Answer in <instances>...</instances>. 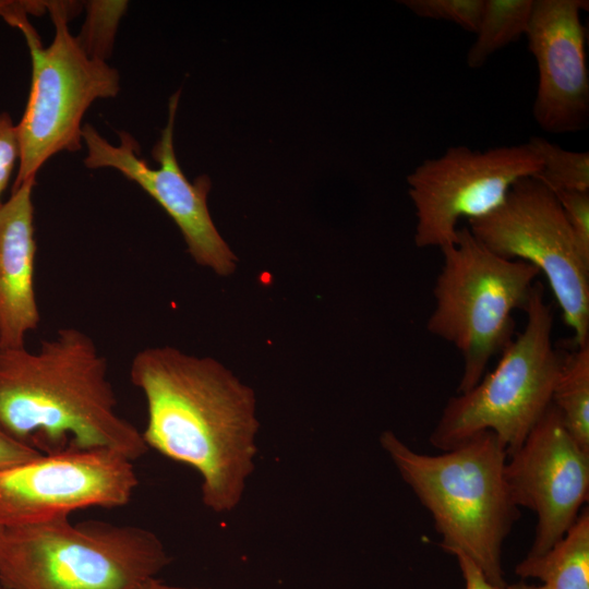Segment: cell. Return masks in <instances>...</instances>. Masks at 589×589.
Wrapping results in <instances>:
<instances>
[{
  "label": "cell",
  "mask_w": 589,
  "mask_h": 589,
  "mask_svg": "<svg viewBox=\"0 0 589 589\" xmlns=\"http://www.w3.org/2000/svg\"><path fill=\"white\" fill-rule=\"evenodd\" d=\"M130 378L146 401L148 448L194 469L216 514L235 510L255 469L256 398L223 363L172 346L136 352Z\"/></svg>",
  "instance_id": "6da1fadb"
},
{
  "label": "cell",
  "mask_w": 589,
  "mask_h": 589,
  "mask_svg": "<svg viewBox=\"0 0 589 589\" xmlns=\"http://www.w3.org/2000/svg\"><path fill=\"white\" fill-rule=\"evenodd\" d=\"M108 363L94 339L62 327L36 351L0 349V430L39 450L107 449L136 460L142 432L117 412Z\"/></svg>",
  "instance_id": "7a4b0ae2"
},
{
  "label": "cell",
  "mask_w": 589,
  "mask_h": 589,
  "mask_svg": "<svg viewBox=\"0 0 589 589\" xmlns=\"http://www.w3.org/2000/svg\"><path fill=\"white\" fill-rule=\"evenodd\" d=\"M380 444L430 512L441 548L464 553L491 585L504 589L502 548L520 509L507 488V454L495 434L480 433L438 455L413 450L393 431L382 432Z\"/></svg>",
  "instance_id": "3957f363"
},
{
  "label": "cell",
  "mask_w": 589,
  "mask_h": 589,
  "mask_svg": "<svg viewBox=\"0 0 589 589\" xmlns=\"http://www.w3.org/2000/svg\"><path fill=\"white\" fill-rule=\"evenodd\" d=\"M171 562L159 537L69 516L0 525L3 589H137Z\"/></svg>",
  "instance_id": "277c9868"
},
{
  "label": "cell",
  "mask_w": 589,
  "mask_h": 589,
  "mask_svg": "<svg viewBox=\"0 0 589 589\" xmlns=\"http://www.w3.org/2000/svg\"><path fill=\"white\" fill-rule=\"evenodd\" d=\"M430 334L452 344L462 359L457 393L470 390L485 374L491 359L514 338L516 310L526 311L539 271L488 250L459 228L457 240L441 250Z\"/></svg>",
  "instance_id": "5b68a950"
},
{
  "label": "cell",
  "mask_w": 589,
  "mask_h": 589,
  "mask_svg": "<svg viewBox=\"0 0 589 589\" xmlns=\"http://www.w3.org/2000/svg\"><path fill=\"white\" fill-rule=\"evenodd\" d=\"M525 312L524 330L501 352L496 366L446 402L430 435L433 447L449 450L489 431L508 456L550 407L562 356L553 346V313L538 281Z\"/></svg>",
  "instance_id": "8992f818"
},
{
  "label": "cell",
  "mask_w": 589,
  "mask_h": 589,
  "mask_svg": "<svg viewBox=\"0 0 589 589\" xmlns=\"http://www.w3.org/2000/svg\"><path fill=\"white\" fill-rule=\"evenodd\" d=\"M80 9L73 1H48L55 35L47 47L29 22L19 28L28 47L32 76L17 123L20 160L12 189L36 181L43 165L53 155L80 151L87 109L95 100L116 97L120 92L118 70L87 57L70 32L69 22Z\"/></svg>",
  "instance_id": "52a82bcc"
},
{
  "label": "cell",
  "mask_w": 589,
  "mask_h": 589,
  "mask_svg": "<svg viewBox=\"0 0 589 589\" xmlns=\"http://www.w3.org/2000/svg\"><path fill=\"white\" fill-rule=\"evenodd\" d=\"M468 223L471 235L491 252L536 267L573 330L575 345L589 342V266L546 184L538 177H525L496 209Z\"/></svg>",
  "instance_id": "ba28073f"
},
{
  "label": "cell",
  "mask_w": 589,
  "mask_h": 589,
  "mask_svg": "<svg viewBox=\"0 0 589 589\" xmlns=\"http://www.w3.org/2000/svg\"><path fill=\"white\" fill-rule=\"evenodd\" d=\"M541 167L528 143L486 151L456 145L423 160L407 177L416 245L442 250L453 244L461 218L471 220L492 213L518 180L538 176Z\"/></svg>",
  "instance_id": "9c48e42d"
},
{
  "label": "cell",
  "mask_w": 589,
  "mask_h": 589,
  "mask_svg": "<svg viewBox=\"0 0 589 589\" xmlns=\"http://www.w3.org/2000/svg\"><path fill=\"white\" fill-rule=\"evenodd\" d=\"M179 97L180 91L170 97L167 124L152 149L159 168L149 167L141 158L140 145L129 132L119 131V144L113 145L88 123L82 129L87 151L83 161L88 169L118 170L136 183L177 225L194 262L218 276H229L236 271L238 259L211 217L207 205L211 179L203 175L190 182L176 157L173 125Z\"/></svg>",
  "instance_id": "30bf717a"
},
{
  "label": "cell",
  "mask_w": 589,
  "mask_h": 589,
  "mask_svg": "<svg viewBox=\"0 0 589 589\" xmlns=\"http://www.w3.org/2000/svg\"><path fill=\"white\" fill-rule=\"evenodd\" d=\"M139 479L133 460L113 450H68L0 471V525L125 506Z\"/></svg>",
  "instance_id": "8fae6325"
},
{
  "label": "cell",
  "mask_w": 589,
  "mask_h": 589,
  "mask_svg": "<svg viewBox=\"0 0 589 589\" xmlns=\"http://www.w3.org/2000/svg\"><path fill=\"white\" fill-rule=\"evenodd\" d=\"M504 477L515 504L537 515L530 556L549 551L579 516L589 492V452L551 404L521 446L507 456Z\"/></svg>",
  "instance_id": "7c38bea8"
},
{
  "label": "cell",
  "mask_w": 589,
  "mask_h": 589,
  "mask_svg": "<svg viewBox=\"0 0 589 589\" xmlns=\"http://www.w3.org/2000/svg\"><path fill=\"white\" fill-rule=\"evenodd\" d=\"M585 10L587 0H534L526 37L538 69L532 115L545 132L570 133L588 125Z\"/></svg>",
  "instance_id": "4fadbf2b"
},
{
  "label": "cell",
  "mask_w": 589,
  "mask_h": 589,
  "mask_svg": "<svg viewBox=\"0 0 589 589\" xmlns=\"http://www.w3.org/2000/svg\"><path fill=\"white\" fill-rule=\"evenodd\" d=\"M35 184L12 189L0 206V349L25 347L41 320L35 291Z\"/></svg>",
  "instance_id": "5bb4252c"
},
{
  "label": "cell",
  "mask_w": 589,
  "mask_h": 589,
  "mask_svg": "<svg viewBox=\"0 0 589 589\" xmlns=\"http://www.w3.org/2000/svg\"><path fill=\"white\" fill-rule=\"evenodd\" d=\"M546 589H589V512L586 507L565 536L541 555H527L515 567Z\"/></svg>",
  "instance_id": "9a60e30c"
},
{
  "label": "cell",
  "mask_w": 589,
  "mask_h": 589,
  "mask_svg": "<svg viewBox=\"0 0 589 589\" xmlns=\"http://www.w3.org/2000/svg\"><path fill=\"white\" fill-rule=\"evenodd\" d=\"M552 405L573 438L589 452V342L562 356Z\"/></svg>",
  "instance_id": "2e32d148"
},
{
  "label": "cell",
  "mask_w": 589,
  "mask_h": 589,
  "mask_svg": "<svg viewBox=\"0 0 589 589\" xmlns=\"http://www.w3.org/2000/svg\"><path fill=\"white\" fill-rule=\"evenodd\" d=\"M534 0H484L476 40L467 52V64L481 68L502 48L526 36Z\"/></svg>",
  "instance_id": "e0dca14e"
},
{
  "label": "cell",
  "mask_w": 589,
  "mask_h": 589,
  "mask_svg": "<svg viewBox=\"0 0 589 589\" xmlns=\"http://www.w3.org/2000/svg\"><path fill=\"white\" fill-rule=\"evenodd\" d=\"M541 160L538 177L553 192L589 191V153L567 151L541 136L527 142Z\"/></svg>",
  "instance_id": "ac0fdd59"
},
{
  "label": "cell",
  "mask_w": 589,
  "mask_h": 589,
  "mask_svg": "<svg viewBox=\"0 0 589 589\" xmlns=\"http://www.w3.org/2000/svg\"><path fill=\"white\" fill-rule=\"evenodd\" d=\"M86 16L76 40L87 57L107 62L110 58L119 24L129 1L89 0L84 2Z\"/></svg>",
  "instance_id": "d6986e66"
},
{
  "label": "cell",
  "mask_w": 589,
  "mask_h": 589,
  "mask_svg": "<svg viewBox=\"0 0 589 589\" xmlns=\"http://www.w3.org/2000/svg\"><path fill=\"white\" fill-rule=\"evenodd\" d=\"M401 3L419 17L448 21L476 33L484 0H404Z\"/></svg>",
  "instance_id": "ffe728a7"
},
{
  "label": "cell",
  "mask_w": 589,
  "mask_h": 589,
  "mask_svg": "<svg viewBox=\"0 0 589 589\" xmlns=\"http://www.w3.org/2000/svg\"><path fill=\"white\" fill-rule=\"evenodd\" d=\"M581 260L589 266V191L554 192Z\"/></svg>",
  "instance_id": "44dd1931"
},
{
  "label": "cell",
  "mask_w": 589,
  "mask_h": 589,
  "mask_svg": "<svg viewBox=\"0 0 589 589\" xmlns=\"http://www.w3.org/2000/svg\"><path fill=\"white\" fill-rule=\"evenodd\" d=\"M20 160V140L17 123H14L11 116L0 112V206L2 196L7 190L11 177Z\"/></svg>",
  "instance_id": "7402d4cb"
},
{
  "label": "cell",
  "mask_w": 589,
  "mask_h": 589,
  "mask_svg": "<svg viewBox=\"0 0 589 589\" xmlns=\"http://www.w3.org/2000/svg\"><path fill=\"white\" fill-rule=\"evenodd\" d=\"M45 12H47V1L0 0V17L16 28L29 22L28 15H41Z\"/></svg>",
  "instance_id": "603a6c76"
},
{
  "label": "cell",
  "mask_w": 589,
  "mask_h": 589,
  "mask_svg": "<svg viewBox=\"0 0 589 589\" xmlns=\"http://www.w3.org/2000/svg\"><path fill=\"white\" fill-rule=\"evenodd\" d=\"M43 454L0 430V471L28 462Z\"/></svg>",
  "instance_id": "cb8c5ba5"
},
{
  "label": "cell",
  "mask_w": 589,
  "mask_h": 589,
  "mask_svg": "<svg viewBox=\"0 0 589 589\" xmlns=\"http://www.w3.org/2000/svg\"><path fill=\"white\" fill-rule=\"evenodd\" d=\"M458 562L462 578L465 580V589H500L491 585L478 566L464 553L453 552Z\"/></svg>",
  "instance_id": "d4e9b609"
},
{
  "label": "cell",
  "mask_w": 589,
  "mask_h": 589,
  "mask_svg": "<svg viewBox=\"0 0 589 589\" xmlns=\"http://www.w3.org/2000/svg\"><path fill=\"white\" fill-rule=\"evenodd\" d=\"M137 589H213V588L175 586V585L167 584L163 581L161 579L155 577L147 580L143 585H141Z\"/></svg>",
  "instance_id": "484cf974"
},
{
  "label": "cell",
  "mask_w": 589,
  "mask_h": 589,
  "mask_svg": "<svg viewBox=\"0 0 589 589\" xmlns=\"http://www.w3.org/2000/svg\"><path fill=\"white\" fill-rule=\"evenodd\" d=\"M504 589H546V588L543 585H541V586H531V585H527V584L520 581V582H517V584L505 586Z\"/></svg>",
  "instance_id": "4316f807"
},
{
  "label": "cell",
  "mask_w": 589,
  "mask_h": 589,
  "mask_svg": "<svg viewBox=\"0 0 589 589\" xmlns=\"http://www.w3.org/2000/svg\"><path fill=\"white\" fill-rule=\"evenodd\" d=\"M0 589H3L2 586H1V584H0Z\"/></svg>",
  "instance_id": "83f0119b"
}]
</instances>
